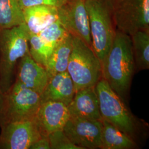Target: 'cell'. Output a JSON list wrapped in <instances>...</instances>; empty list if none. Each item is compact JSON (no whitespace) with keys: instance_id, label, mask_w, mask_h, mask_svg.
Here are the masks:
<instances>
[{"instance_id":"obj_1","label":"cell","mask_w":149,"mask_h":149,"mask_svg":"<svg viewBox=\"0 0 149 149\" xmlns=\"http://www.w3.org/2000/svg\"><path fill=\"white\" fill-rule=\"evenodd\" d=\"M101 66L102 78L124 101L135 70L130 36L116 30L109 50L101 61Z\"/></svg>"},{"instance_id":"obj_2","label":"cell","mask_w":149,"mask_h":149,"mask_svg":"<svg viewBox=\"0 0 149 149\" xmlns=\"http://www.w3.org/2000/svg\"><path fill=\"white\" fill-rule=\"evenodd\" d=\"M29 35L25 23L0 29V88L5 94L12 86L17 61L29 53Z\"/></svg>"},{"instance_id":"obj_3","label":"cell","mask_w":149,"mask_h":149,"mask_svg":"<svg viewBox=\"0 0 149 149\" xmlns=\"http://www.w3.org/2000/svg\"><path fill=\"white\" fill-rule=\"evenodd\" d=\"M92 49L101 62L112 45L117 28L111 0H86Z\"/></svg>"},{"instance_id":"obj_4","label":"cell","mask_w":149,"mask_h":149,"mask_svg":"<svg viewBox=\"0 0 149 149\" xmlns=\"http://www.w3.org/2000/svg\"><path fill=\"white\" fill-rule=\"evenodd\" d=\"M67 72L73 81L76 92L95 86L102 78L100 60L90 46L74 36Z\"/></svg>"},{"instance_id":"obj_5","label":"cell","mask_w":149,"mask_h":149,"mask_svg":"<svg viewBox=\"0 0 149 149\" xmlns=\"http://www.w3.org/2000/svg\"><path fill=\"white\" fill-rule=\"evenodd\" d=\"M95 90L102 119L133 138L136 130V122L120 97L103 78L96 84Z\"/></svg>"},{"instance_id":"obj_6","label":"cell","mask_w":149,"mask_h":149,"mask_svg":"<svg viewBox=\"0 0 149 149\" xmlns=\"http://www.w3.org/2000/svg\"><path fill=\"white\" fill-rule=\"evenodd\" d=\"M2 123L33 120L41 104L40 95L16 81L5 94Z\"/></svg>"},{"instance_id":"obj_7","label":"cell","mask_w":149,"mask_h":149,"mask_svg":"<svg viewBox=\"0 0 149 149\" xmlns=\"http://www.w3.org/2000/svg\"><path fill=\"white\" fill-rule=\"evenodd\" d=\"M118 30L131 36L139 31H149V0H111Z\"/></svg>"},{"instance_id":"obj_8","label":"cell","mask_w":149,"mask_h":149,"mask_svg":"<svg viewBox=\"0 0 149 149\" xmlns=\"http://www.w3.org/2000/svg\"><path fill=\"white\" fill-rule=\"evenodd\" d=\"M85 1L68 0L58 8V19L70 34L80 38L92 49Z\"/></svg>"},{"instance_id":"obj_9","label":"cell","mask_w":149,"mask_h":149,"mask_svg":"<svg viewBox=\"0 0 149 149\" xmlns=\"http://www.w3.org/2000/svg\"><path fill=\"white\" fill-rule=\"evenodd\" d=\"M102 120L71 117L63 131L70 140L81 149L101 148Z\"/></svg>"},{"instance_id":"obj_10","label":"cell","mask_w":149,"mask_h":149,"mask_svg":"<svg viewBox=\"0 0 149 149\" xmlns=\"http://www.w3.org/2000/svg\"><path fill=\"white\" fill-rule=\"evenodd\" d=\"M0 148L29 149L42 135L34 119L2 123Z\"/></svg>"},{"instance_id":"obj_11","label":"cell","mask_w":149,"mask_h":149,"mask_svg":"<svg viewBox=\"0 0 149 149\" xmlns=\"http://www.w3.org/2000/svg\"><path fill=\"white\" fill-rule=\"evenodd\" d=\"M70 118L68 106L60 102L48 101L42 103L34 120L42 135L48 136L63 130Z\"/></svg>"},{"instance_id":"obj_12","label":"cell","mask_w":149,"mask_h":149,"mask_svg":"<svg viewBox=\"0 0 149 149\" xmlns=\"http://www.w3.org/2000/svg\"><path fill=\"white\" fill-rule=\"evenodd\" d=\"M49 80L45 68L33 59L30 53L20 59L17 81L41 95Z\"/></svg>"},{"instance_id":"obj_13","label":"cell","mask_w":149,"mask_h":149,"mask_svg":"<svg viewBox=\"0 0 149 149\" xmlns=\"http://www.w3.org/2000/svg\"><path fill=\"white\" fill-rule=\"evenodd\" d=\"M68 108L71 117L102 120L95 86L77 91Z\"/></svg>"},{"instance_id":"obj_14","label":"cell","mask_w":149,"mask_h":149,"mask_svg":"<svg viewBox=\"0 0 149 149\" xmlns=\"http://www.w3.org/2000/svg\"><path fill=\"white\" fill-rule=\"evenodd\" d=\"M74 84L67 71L49 78L47 85L40 95L41 103L48 101L60 102L67 106L74 97Z\"/></svg>"},{"instance_id":"obj_15","label":"cell","mask_w":149,"mask_h":149,"mask_svg":"<svg viewBox=\"0 0 149 149\" xmlns=\"http://www.w3.org/2000/svg\"><path fill=\"white\" fill-rule=\"evenodd\" d=\"M23 10L24 23L32 34L39 33L59 18L58 8L53 6H33Z\"/></svg>"},{"instance_id":"obj_16","label":"cell","mask_w":149,"mask_h":149,"mask_svg":"<svg viewBox=\"0 0 149 149\" xmlns=\"http://www.w3.org/2000/svg\"><path fill=\"white\" fill-rule=\"evenodd\" d=\"M72 36L69 33L55 47L45 68L49 78L67 71L72 50Z\"/></svg>"},{"instance_id":"obj_17","label":"cell","mask_w":149,"mask_h":149,"mask_svg":"<svg viewBox=\"0 0 149 149\" xmlns=\"http://www.w3.org/2000/svg\"><path fill=\"white\" fill-rule=\"evenodd\" d=\"M102 149H130L136 146L133 138L110 123L102 119Z\"/></svg>"},{"instance_id":"obj_18","label":"cell","mask_w":149,"mask_h":149,"mask_svg":"<svg viewBox=\"0 0 149 149\" xmlns=\"http://www.w3.org/2000/svg\"><path fill=\"white\" fill-rule=\"evenodd\" d=\"M135 69H149V31H139L130 36Z\"/></svg>"},{"instance_id":"obj_19","label":"cell","mask_w":149,"mask_h":149,"mask_svg":"<svg viewBox=\"0 0 149 149\" xmlns=\"http://www.w3.org/2000/svg\"><path fill=\"white\" fill-rule=\"evenodd\" d=\"M24 23L23 10L19 0H0V29Z\"/></svg>"},{"instance_id":"obj_20","label":"cell","mask_w":149,"mask_h":149,"mask_svg":"<svg viewBox=\"0 0 149 149\" xmlns=\"http://www.w3.org/2000/svg\"><path fill=\"white\" fill-rule=\"evenodd\" d=\"M29 53L32 58L44 68L55 47L46 42L38 34L30 33Z\"/></svg>"},{"instance_id":"obj_21","label":"cell","mask_w":149,"mask_h":149,"mask_svg":"<svg viewBox=\"0 0 149 149\" xmlns=\"http://www.w3.org/2000/svg\"><path fill=\"white\" fill-rule=\"evenodd\" d=\"M68 33L69 32L64 28L58 19L37 34L44 41L55 47Z\"/></svg>"},{"instance_id":"obj_22","label":"cell","mask_w":149,"mask_h":149,"mask_svg":"<svg viewBox=\"0 0 149 149\" xmlns=\"http://www.w3.org/2000/svg\"><path fill=\"white\" fill-rule=\"evenodd\" d=\"M50 145V149H81L73 144L63 130H59L48 135Z\"/></svg>"},{"instance_id":"obj_23","label":"cell","mask_w":149,"mask_h":149,"mask_svg":"<svg viewBox=\"0 0 149 149\" xmlns=\"http://www.w3.org/2000/svg\"><path fill=\"white\" fill-rule=\"evenodd\" d=\"M68 0H19V4L23 10L33 6L46 5L60 8L65 4Z\"/></svg>"},{"instance_id":"obj_24","label":"cell","mask_w":149,"mask_h":149,"mask_svg":"<svg viewBox=\"0 0 149 149\" xmlns=\"http://www.w3.org/2000/svg\"><path fill=\"white\" fill-rule=\"evenodd\" d=\"M31 149H50L48 136L42 135L30 148Z\"/></svg>"},{"instance_id":"obj_25","label":"cell","mask_w":149,"mask_h":149,"mask_svg":"<svg viewBox=\"0 0 149 149\" xmlns=\"http://www.w3.org/2000/svg\"><path fill=\"white\" fill-rule=\"evenodd\" d=\"M5 96L0 88V120H2L5 109Z\"/></svg>"}]
</instances>
